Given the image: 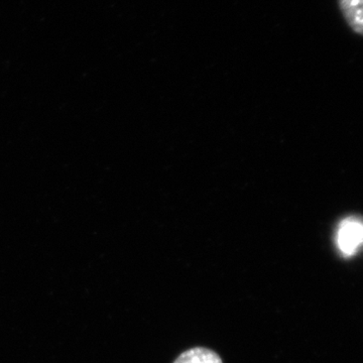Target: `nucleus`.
<instances>
[{
	"label": "nucleus",
	"mask_w": 363,
	"mask_h": 363,
	"mask_svg": "<svg viewBox=\"0 0 363 363\" xmlns=\"http://www.w3.org/2000/svg\"><path fill=\"white\" fill-rule=\"evenodd\" d=\"M363 230L360 221L347 218L341 222L336 234V243L344 257H352L362 243Z\"/></svg>",
	"instance_id": "f257e3e1"
},
{
	"label": "nucleus",
	"mask_w": 363,
	"mask_h": 363,
	"mask_svg": "<svg viewBox=\"0 0 363 363\" xmlns=\"http://www.w3.org/2000/svg\"><path fill=\"white\" fill-rule=\"evenodd\" d=\"M339 11L355 35H363V0H337Z\"/></svg>",
	"instance_id": "f03ea898"
},
{
	"label": "nucleus",
	"mask_w": 363,
	"mask_h": 363,
	"mask_svg": "<svg viewBox=\"0 0 363 363\" xmlns=\"http://www.w3.org/2000/svg\"><path fill=\"white\" fill-rule=\"evenodd\" d=\"M174 363H223L220 355L206 347H194L181 353Z\"/></svg>",
	"instance_id": "7ed1b4c3"
}]
</instances>
